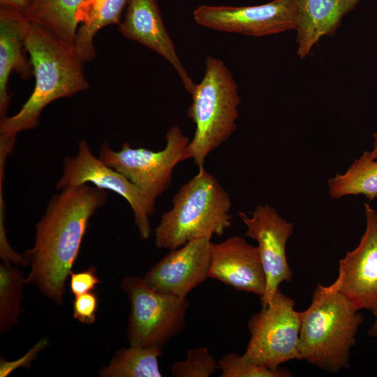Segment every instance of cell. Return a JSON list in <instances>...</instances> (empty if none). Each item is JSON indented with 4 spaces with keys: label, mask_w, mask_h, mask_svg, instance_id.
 <instances>
[{
    "label": "cell",
    "mask_w": 377,
    "mask_h": 377,
    "mask_svg": "<svg viewBox=\"0 0 377 377\" xmlns=\"http://www.w3.org/2000/svg\"><path fill=\"white\" fill-rule=\"evenodd\" d=\"M59 191L36 225L34 245L23 256L31 266L24 282L35 285L46 297L61 304L66 282L89 220L105 202L107 193L87 184Z\"/></svg>",
    "instance_id": "cell-1"
},
{
    "label": "cell",
    "mask_w": 377,
    "mask_h": 377,
    "mask_svg": "<svg viewBox=\"0 0 377 377\" xmlns=\"http://www.w3.org/2000/svg\"><path fill=\"white\" fill-rule=\"evenodd\" d=\"M24 48L30 56L34 89L17 114L1 119L0 135L16 137L20 131L35 128L48 104L89 87L83 62L75 48L43 27L31 22Z\"/></svg>",
    "instance_id": "cell-2"
},
{
    "label": "cell",
    "mask_w": 377,
    "mask_h": 377,
    "mask_svg": "<svg viewBox=\"0 0 377 377\" xmlns=\"http://www.w3.org/2000/svg\"><path fill=\"white\" fill-rule=\"evenodd\" d=\"M346 297L318 284L309 307L301 313L302 360L331 373L349 368L351 348L363 316Z\"/></svg>",
    "instance_id": "cell-3"
},
{
    "label": "cell",
    "mask_w": 377,
    "mask_h": 377,
    "mask_svg": "<svg viewBox=\"0 0 377 377\" xmlns=\"http://www.w3.org/2000/svg\"><path fill=\"white\" fill-rule=\"evenodd\" d=\"M184 184L154 231L157 248L172 250L198 238L221 236L231 226V201L216 178L204 168Z\"/></svg>",
    "instance_id": "cell-4"
},
{
    "label": "cell",
    "mask_w": 377,
    "mask_h": 377,
    "mask_svg": "<svg viewBox=\"0 0 377 377\" xmlns=\"http://www.w3.org/2000/svg\"><path fill=\"white\" fill-rule=\"evenodd\" d=\"M191 95L192 103L187 114L195 131L182 158L192 159L200 169L204 168L207 156L235 132L240 97L229 68L222 60L212 57L206 59L204 76Z\"/></svg>",
    "instance_id": "cell-5"
},
{
    "label": "cell",
    "mask_w": 377,
    "mask_h": 377,
    "mask_svg": "<svg viewBox=\"0 0 377 377\" xmlns=\"http://www.w3.org/2000/svg\"><path fill=\"white\" fill-rule=\"evenodd\" d=\"M121 288L131 303L130 346L162 348L183 331L188 309L186 298L157 292L138 276L124 278Z\"/></svg>",
    "instance_id": "cell-6"
},
{
    "label": "cell",
    "mask_w": 377,
    "mask_h": 377,
    "mask_svg": "<svg viewBox=\"0 0 377 377\" xmlns=\"http://www.w3.org/2000/svg\"><path fill=\"white\" fill-rule=\"evenodd\" d=\"M295 302L279 288L269 303L249 322L250 339L242 355L249 362L271 368L302 360L300 348L301 313Z\"/></svg>",
    "instance_id": "cell-7"
},
{
    "label": "cell",
    "mask_w": 377,
    "mask_h": 377,
    "mask_svg": "<svg viewBox=\"0 0 377 377\" xmlns=\"http://www.w3.org/2000/svg\"><path fill=\"white\" fill-rule=\"evenodd\" d=\"M165 140V147L158 151L133 148L128 142L124 143L120 150L114 151L105 142L99 158L156 200L170 185L173 170L183 161L184 150L190 141L177 126L168 129Z\"/></svg>",
    "instance_id": "cell-8"
},
{
    "label": "cell",
    "mask_w": 377,
    "mask_h": 377,
    "mask_svg": "<svg viewBox=\"0 0 377 377\" xmlns=\"http://www.w3.org/2000/svg\"><path fill=\"white\" fill-rule=\"evenodd\" d=\"M91 183L101 189L112 191L128 202L135 223L143 239L149 238L151 228L149 216L155 211V201L124 175L110 168L91 152L88 143L80 141L78 151L64 159V172L57 184L61 190L69 186Z\"/></svg>",
    "instance_id": "cell-9"
},
{
    "label": "cell",
    "mask_w": 377,
    "mask_h": 377,
    "mask_svg": "<svg viewBox=\"0 0 377 377\" xmlns=\"http://www.w3.org/2000/svg\"><path fill=\"white\" fill-rule=\"evenodd\" d=\"M296 18L295 0L244 6L201 5L193 11V19L200 26L255 37L295 29Z\"/></svg>",
    "instance_id": "cell-10"
},
{
    "label": "cell",
    "mask_w": 377,
    "mask_h": 377,
    "mask_svg": "<svg viewBox=\"0 0 377 377\" xmlns=\"http://www.w3.org/2000/svg\"><path fill=\"white\" fill-rule=\"evenodd\" d=\"M246 227V236L258 242L260 259L266 277V288L260 297L262 306H266L282 282H290L292 271L286 257V243L293 233L294 224L283 219L275 208L258 205L249 216L239 212Z\"/></svg>",
    "instance_id": "cell-11"
},
{
    "label": "cell",
    "mask_w": 377,
    "mask_h": 377,
    "mask_svg": "<svg viewBox=\"0 0 377 377\" xmlns=\"http://www.w3.org/2000/svg\"><path fill=\"white\" fill-rule=\"evenodd\" d=\"M366 228L357 246L339 260V274L330 286L358 310L377 306V211L364 203Z\"/></svg>",
    "instance_id": "cell-12"
},
{
    "label": "cell",
    "mask_w": 377,
    "mask_h": 377,
    "mask_svg": "<svg viewBox=\"0 0 377 377\" xmlns=\"http://www.w3.org/2000/svg\"><path fill=\"white\" fill-rule=\"evenodd\" d=\"M212 246L211 239L198 238L170 250L148 270L143 280L157 292L186 298L209 278Z\"/></svg>",
    "instance_id": "cell-13"
},
{
    "label": "cell",
    "mask_w": 377,
    "mask_h": 377,
    "mask_svg": "<svg viewBox=\"0 0 377 377\" xmlns=\"http://www.w3.org/2000/svg\"><path fill=\"white\" fill-rule=\"evenodd\" d=\"M208 275L237 290L260 297L265 292L266 277L258 246L239 236L212 243Z\"/></svg>",
    "instance_id": "cell-14"
},
{
    "label": "cell",
    "mask_w": 377,
    "mask_h": 377,
    "mask_svg": "<svg viewBox=\"0 0 377 377\" xmlns=\"http://www.w3.org/2000/svg\"><path fill=\"white\" fill-rule=\"evenodd\" d=\"M119 31L125 38L145 46L165 59L191 94L195 84L179 59L163 23L157 0H129Z\"/></svg>",
    "instance_id": "cell-15"
},
{
    "label": "cell",
    "mask_w": 377,
    "mask_h": 377,
    "mask_svg": "<svg viewBox=\"0 0 377 377\" xmlns=\"http://www.w3.org/2000/svg\"><path fill=\"white\" fill-rule=\"evenodd\" d=\"M362 0H295L297 54L304 59L325 36H333L343 18Z\"/></svg>",
    "instance_id": "cell-16"
},
{
    "label": "cell",
    "mask_w": 377,
    "mask_h": 377,
    "mask_svg": "<svg viewBox=\"0 0 377 377\" xmlns=\"http://www.w3.org/2000/svg\"><path fill=\"white\" fill-rule=\"evenodd\" d=\"M31 26L24 11L1 6L0 8V116L5 118L9 106L8 83L12 71L22 77L31 73L22 55V48Z\"/></svg>",
    "instance_id": "cell-17"
},
{
    "label": "cell",
    "mask_w": 377,
    "mask_h": 377,
    "mask_svg": "<svg viewBox=\"0 0 377 377\" xmlns=\"http://www.w3.org/2000/svg\"><path fill=\"white\" fill-rule=\"evenodd\" d=\"M129 0H84L76 13L77 23L74 48L83 63L96 56L94 39L103 27L119 25L124 9Z\"/></svg>",
    "instance_id": "cell-18"
},
{
    "label": "cell",
    "mask_w": 377,
    "mask_h": 377,
    "mask_svg": "<svg viewBox=\"0 0 377 377\" xmlns=\"http://www.w3.org/2000/svg\"><path fill=\"white\" fill-rule=\"evenodd\" d=\"M84 0H32L24 13L37 24L74 47L77 22L76 13Z\"/></svg>",
    "instance_id": "cell-19"
},
{
    "label": "cell",
    "mask_w": 377,
    "mask_h": 377,
    "mask_svg": "<svg viewBox=\"0 0 377 377\" xmlns=\"http://www.w3.org/2000/svg\"><path fill=\"white\" fill-rule=\"evenodd\" d=\"M376 160L371 157L369 151H365L344 173H337L330 178L327 181L330 196L338 199L364 195L370 200L377 198Z\"/></svg>",
    "instance_id": "cell-20"
},
{
    "label": "cell",
    "mask_w": 377,
    "mask_h": 377,
    "mask_svg": "<svg viewBox=\"0 0 377 377\" xmlns=\"http://www.w3.org/2000/svg\"><path fill=\"white\" fill-rule=\"evenodd\" d=\"M158 347L130 346L117 350L108 366L101 369L103 377H161L158 357L162 355Z\"/></svg>",
    "instance_id": "cell-21"
},
{
    "label": "cell",
    "mask_w": 377,
    "mask_h": 377,
    "mask_svg": "<svg viewBox=\"0 0 377 377\" xmlns=\"http://www.w3.org/2000/svg\"><path fill=\"white\" fill-rule=\"evenodd\" d=\"M25 283L20 270L10 263L0 265V331L3 334L17 323L21 313L22 284Z\"/></svg>",
    "instance_id": "cell-22"
},
{
    "label": "cell",
    "mask_w": 377,
    "mask_h": 377,
    "mask_svg": "<svg viewBox=\"0 0 377 377\" xmlns=\"http://www.w3.org/2000/svg\"><path fill=\"white\" fill-rule=\"evenodd\" d=\"M221 377H290L292 374L280 367L271 368L249 362L242 355L231 352L218 362Z\"/></svg>",
    "instance_id": "cell-23"
},
{
    "label": "cell",
    "mask_w": 377,
    "mask_h": 377,
    "mask_svg": "<svg viewBox=\"0 0 377 377\" xmlns=\"http://www.w3.org/2000/svg\"><path fill=\"white\" fill-rule=\"evenodd\" d=\"M219 369L218 362L206 347L190 349L185 360L175 362L171 367L173 377H209Z\"/></svg>",
    "instance_id": "cell-24"
},
{
    "label": "cell",
    "mask_w": 377,
    "mask_h": 377,
    "mask_svg": "<svg viewBox=\"0 0 377 377\" xmlns=\"http://www.w3.org/2000/svg\"><path fill=\"white\" fill-rule=\"evenodd\" d=\"M73 318L82 323L92 324L96 320L98 297L93 291L75 296Z\"/></svg>",
    "instance_id": "cell-25"
},
{
    "label": "cell",
    "mask_w": 377,
    "mask_h": 377,
    "mask_svg": "<svg viewBox=\"0 0 377 377\" xmlns=\"http://www.w3.org/2000/svg\"><path fill=\"white\" fill-rule=\"evenodd\" d=\"M70 276L71 292L75 296L93 291L100 283L93 267L79 272H72Z\"/></svg>",
    "instance_id": "cell-26"
},
{
    "label": "cell",
    "mask_w": 377,
    "mask_h": 377,
    "mask_svg": "<svg viewBox=\"0 0 377 377\" xmlns=\"http://www.w3.org/2000/svg\"><path fill=\"white\" fill-rule=\"evenodd\" d=\"M48 345L47 339H43L36 343L29 351L20 358L15 361H6L1 358L0 376H9L14 370L20 367L29 368L31 363L36 358L38 353Z\"/></svg>",
    "instance_id": "cell-27"
},
{
    "label": "cell",
    "mask_w": 377,
    "mask_h": 377,
    "mask_svg": "<svg viewBox=\"0 0 377 377\" xmlns=\"http://www.w3.org/2000/svg\"><path fill=\"white\" fill-rule=\"evenodd\" d=\"M1 6L25 11L29 6L28 0H0Z\"/></svg>",
    "instance_id": "cell-28"
},
{
    "label": "cell",
    "mask_w": 377,
    "mask_h": 377,
    "mask_svg": "<svg viewBox=\"0 0 377 377\" xmlns=\"http://www.w3.org/2000/svg\"><path fill=\"white\" fill-rule=\"evenodd\" d=\"M374 316L375 318L374 322L370 329L368 331L369 336L376 338L377 339V306L372 310Z\"/></svg>",
    "instance_id": "cell-29"
},
{
    "label": "cell",
    "mask_w": 377,
    "mask_h": 377,
    "mask_svg": "<svg viewBox=\"0 0 377 377\" xmlns=\"http://www.w3.org/2000/svg\"><path fill=\"white\" fill-rule=\"evenodd\" d=\"M373 148L369 151V154L371 158L374 159H377V132L373 135Z\"/></svg>",
    "instance_id": "cell-30"
},
{
    "label": "cell",
    "mask_w": 377,
    "mask_h": 377,
    "mask_svg": "<svg viewBox=\"0 0 377 377\" xmlns=\"http://www.w3.org/2000/svg\"><path fill=\"white\" fill-rule=\"evenodd\" d=\"M28 1H29V3H30L32 0H28Z\"/></svg>",
    "instance_id": "cell-31"
}]
</instances>
